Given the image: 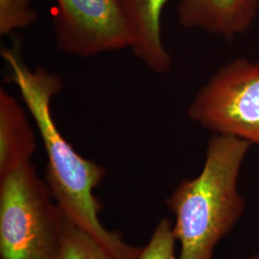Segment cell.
<instances>
[{
	"label": "cell",
	"mask_w": 259,
	"mask_h": 259,
	"mask_svg": "<svg viewBox=\"0 0 259 259\" xmlns=\"http://www.w3.org/2000/svg\"><path fill=\"white\" fill-rule=\"evenodd\" d=\"M15 83L37 125L47 152V184L65 218L97 241L114 259H135L141 248L134 247L103 226L98 214L103 205L93 195L106 176L104 167L78 154L63 137L51 111L52 99L63 89L58 75L41 67L32 69L15 48H2Z\"/></svg>",
	"instance_id": "obj_1"
},
{
	"label": "cell",
	"mask_w": 259,
	"mask_h": 259,
	"mask_svg": "<svg viewBox=\"0 0 259 259\" xmlns=\"http://www.w3.org/2000/svg\"><path fill=\"white\" fill-rule=\"evenodd\" d=\"M250 146L238 138L213 135L200 174L183 181L167 199L176 216L179 259H212L217 245L240 220L245 201L238 181Z\"/></svg>",
	"instance_id": "obj_2"
},
{
	"label": "cell",
	"mask_w": 259,
	"mask_h": 259,
	"mask_svg": "<svg viewBox=\"0 0 259 259\" xmlns=\"http://www.w3.org/2000/svg\"><path fill=\"white\" fill-rule=\"evenodd\" d=\"M30 163L0 178L1 259H57L65 216Z\"/></svg>",
	"instance_id": "obj_3"
},
{
	"label": "cell",
	"mask_w": 259,
	"mask_h": 259,
	"mask_svg": "<svg viewBox=\"0 0 259 259\" xmlns=\"http://www.w3.org/2000/svg\"><path fill=\"white\" fill-rule=\"evenodd\" d=\"M187 114L214 135L259 149V62L237 58L219 67L195 95Z\"/></svg>",
	"instance_id": "obj_4"
},
{
	"label": "cell",
	"mask_w": 259,
	"mask_h": 259,
	"mask_svg": "<svg viewBox=\"0 0 259 259\" xmlns=\"http://www.w3.org/2000/svg\"><path fill=\"white\" fill-rule=\"evenodd\" d=\"M56 47L76 57H93L130 47L118 0H56Z\"/></svg>",
	"instance_id": "obj_5"
},
{
	"label": "cell",
	"mask_w": 259,
	"mask_h": 259,
	"mask_svg": "<svg viewBox=\"0 0 259 259\" xmlns=\"http://www.w3.org/2000/svg\"><path fill=\"white\" fill-rule=\"evenodd\" d=\"M169 0H118L129 32L130 47L156 74L167 73L172 57L161 37V13Z\"/></svg>",
	"instance_id": "obj_6"
},
{
	"label": "cell",
	"mask_w": 259,
	"mask_h": 259,
	"mask_svg": "<svg viewBox=\"0 0 259 259\" xmlns=\"http://www.w3.org/2000/svg\"><path fill=\"white\" fill-rule=\"evenodd\" d=\"M259 0H182L178 19L186 29H197L232 39L250 29Z\"/></svg>",
	"instance_id": "obj_7"
},
{
	"label": "cell",
	"mask_w": 259,
	"mask_h": 259,
	"mask_svg": "<svg viewBox=\"0 0 259 259\" xmlns=\"http://www.w3.org/2000/svg\"><path fill=\"white\" fill-rule=\"evenodd\" d=\"M36 150L33 129L18 100L0 90V178L30 163Z\"/></svg>",
	"instance_id": "obj_8"
},
{
	"label": "cell",
	"mask_w": 259,
	"mask_h": 259,
	"mask_svg": "<svg viewBox=\"0 0 259 259\" xmlns=\"http://www.w3.org/2000/svg\"><path fill=\"white\" fill-rule=\"evenodd\" d=\"M57 259H114L102 246L65 217L64 232Z\"/></svg>",
	"instance_id": "obj_9"
},
{
	"label": "cell",
	"mask_w": 259,
	"mask_h": 259,
	"mask_svg": "<svg viewBox=\"0 0 259 259\" xmlns=\"http://www.w3.org/2000/svg\"><path fill=\"white\" fill-rule=\"evenodd\" d=\"M37 19L36 11L31 8L30 0H0V35L27 27Z\"/></svg>",
	"instance_id": "obj_10"
},
{
	"label": "cell",
	"mask_w": 259,
	"mask_h": 259,
	"mask_svg": "<svg viewBox=\"0 0 259 259\" xmlns=\"http://www.w3.org/2000/svg\"><path fill=\"white\" fill-rule=\"evenodd\" d=\"M177 239L173 225L168 219L157 224L148 244L135 259H177Z\"/></svg>",
	"instance_id": "obj_11"
},
{
	"label": "cell",
	"mask_w": 259,
	"mask_h": 259,
	"mask_svg": "<svg viewBox=\"0 0 259 259\" xmlns=\"http://www.w3.org/2000/svg\"><path fill=\"white\" fill-rule=\"evenodd\" d=\"M249 259H259V252L258 253H256V254H254V255H252V256Z\"/></svg>",
	"instance_id": "obj_12"
}]
</instances>
